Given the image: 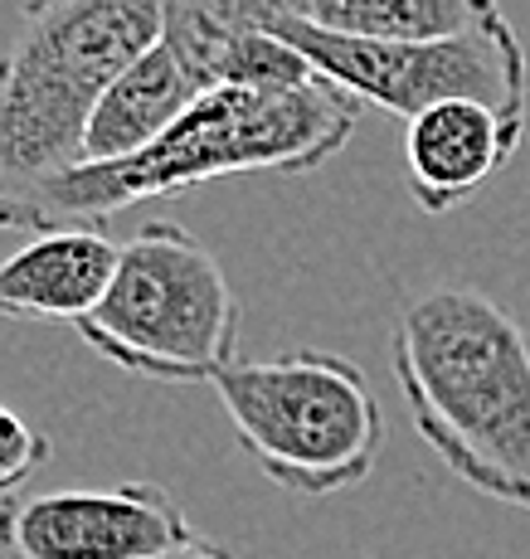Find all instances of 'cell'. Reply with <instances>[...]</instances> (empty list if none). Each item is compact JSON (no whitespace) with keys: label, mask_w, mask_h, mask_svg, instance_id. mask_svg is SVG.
Segmentation results:
<instances>
[{"label":"cell","mask_w":530,"mask_h":559,"mask_svg":"<svg viewBox=\"0 0 530 559\" xmlns=\"http://www.w3.org/2000/svg\"><path fill=\"white\" fill-rule=\"evenodd\" d=\"M361 103L321 73L302 83H224L200 93L156 142L122 160L69 166L0 195V229H73L146 200L186 195L229 176H307L351 142Z\"/></svg>","instance_id":"1"},{"label":"cell","mask_w":530,"mask_h":559,"mask_svg":"<svg viewBox=\"0 0 530 559\" xmlns=\"http://www.w3.org/2000/svg\"><path fill=\"white\" fill-rule=\"evenodd\" d=\"M389 360L414 433L462 487L530 507V331L482 287L443 283L399 311Z\"/></svg>","instance_id":"2"},{"label":"cell","mask_w":530,"mask_h":559,"mask_svg":"<svg viewBox=\"0 0 530 559\" xmlns=\"http://www.w3.org/2000/svg\"><path fill=\"white\" fill-rule=\"evenodd\" d=\"M161 25L166 0H25L0 59V195L79 166L93 107Z\"/></svg>","instance_id":"3"},{"label":"cell","mask_w":530,"mask_h":559,"mask_svg":"<svg viewBox=\"0 0 530 559\" xmlns=\"http://www.w3.org/2000/svg\"><path fill=\"white\" fill-rule=\"evenodd\" d=\"M107 365L161 384H210L239 360V297L190 229L151 219L117 243L103 297L73 321Z\"/></svg>","instance_id":"4"},{"label":"cell","mask_w":530,"mask_h":559,"mask_svg":"<svg viewBox=\"0 0 530 559\" xmlns=\"http://www.w3.org/2000/svg\"><path fill=\"white\" fill-rule=\"evenodd\" d=\"M210 384L254 467L292 497L351 491L380 462V394L370 374L337 350L234 360Z\"/></svg>","instance_id":"5"},{"label":"cell","mask_w":530,"mask_h":559,"mask_svg":"<svg viewBox=\"0 0 530 559\" xmlns=\"http://www.w3.org/2000/svg\"><path fill=\"white\" fill-rule=\"evenodd\" d=\"M258 29L283 39L311 73L361 107H380L404 122L443 98H478L506 117H526V49L506 10L452 39H345L297 20H268Z\"/></svg>","instance_id":"6"},{"label":"cell","mask_w":530,"mask_h":559,"mask_svg":"<svg viewBox=\"0 0 530 559\" xmlns=\"http://www.w3.org/2000/svg\"><path fill=\"white\" fill-rule=\"evenodd\" d=\"M190 535L161 481L15 491L0 501V559H156Z\"/></svg>","instance_id":"7"},{"label":"cell","mask_w":530,"mask_h":559,"mask_svg":"<svg viewBox=\"0 0 530 559\" xmlns=\"http://www.w3.org/2000/svg\"><path fill=\"white\" fill-rule=\"evenodd\" d=\"M526 136V117H506L478 98H443L409 117L404 166L409 195L424 214L468 204Z\"/></svg>","instance_id":"8"},{"label":"cell","mask_w":530,"mask_h":559,"mask_svg":"<svg viewBox=\"0 0 530 559\" xmlns=\"http://www.w3.org/2000/svg\"><path fill=\"white\" fill-rule=\"evenodd\" d=\"M224 25L297 20L345 39H452L502 15V0H204Z\"/></svg>","instance_id":"9"},{"label":"cell","mask_w":530,"mask_h":559,"mask_svg":"<svg viewBox=\"0 0 530 559\" xmlns=\"http://www.w3.org/2000/svg\"><path fill=\"white\" fill-rule=\"evenodd\" d=\"M117 267V243L93 224L39 229L25 249L0 258V317L5 321H79Z\"/></svg>","instance_id":"10"},{"label":"cell","mask_w":530,"mask_h":559,"mask_svg":"<svg viewBox=\"0 0 530 559\" xmlns=\"http://www.w3.org/2000/svg\"><path fill=\"white\" fill-rule=\"evenodd\" d=\"M200 93H210V88L195 79V69L176 53V45H170V39H156V45L103 93V103L93 107L89 127H83V160L79 166L122 160V156L142 152V146L156 142Z\"/></svg>","instance_id":"11"},{"label":"cell","mask_w":530,"mask_h":559,"mask_svg":"<svg viewBox=\"0 0 530 559\" xmlns=\"http://www.w3.org/2000/svg\"><path fill=\"white\" fill-rule=\"evenodd\" d=\"M45 462H49V438L25 414L0 404V501L25 491Z\"/></svg>","instance_id":"12"},{"label":"cell","mask_w":530,"mask_h":559,"mask_svg":"<svg viewBox=\"0 0 530 559\" xmlns=\"http://www.w3.org/2000/svg\"><path fill=\"white\" fill-rule=\"evenodd\" d=\"M156 559H234V550H224L220 540H204V535H190V540L170 545V550Z\"/></svg>","instance_id":"13"},{"label":"cell","mask_w":530,"mask_h":559,"mask_svg":"<svg viewBox=\"0 0 530 559\" xmlns=\"http://www.w3.org/2000/svg\"><path fill=\"white\" fill-rule=\"evenodd\" d=\"M526 511H530V507H526Z\"/></svg>","instance_id":"14"}]
</instances>
